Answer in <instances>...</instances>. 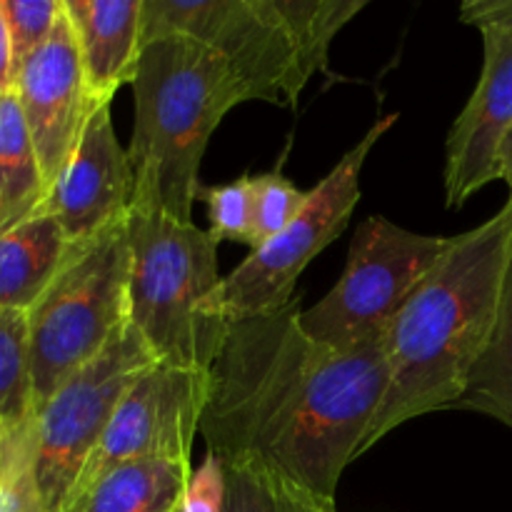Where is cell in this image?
I'll use <instances>...</instances> for the list:
<instances>
[{"label": "cell", "instance_id": "6da1fadb", "mask_svg": "<svg viewBox=\"0 0 512 512\" xmlns=\"http://www.w3.org/2000/svg\"><path fill=\"white\" fill-rule=\"evenodd\" d=\"M300 310L298 295L283 310L228 325L200 435L223 463H258L335 500L388 390L385 340L335 350L305 335Z\"/></svg>", "mask_w": 512, "mask_h": 512}, {"label": "cell", "instance_id": "7a4b0ae2", "mask_svg": "<svg viewBox=\"0 0 512 512\" xmlns=\"http://www.w3.org/2000/svg\"><path fill=\"white\" fill-rule=\"evenodd\" d=\"M512 250V198L460 233L385 335L388 390L363 453L388 433L438 410H455L500 303Z\"/></svg>", "mask_w": 512, "mask_h": 512}, {"label": "cell", "instance_id": "3957f363", "mask_svg": "<svg viewBox=\"0 0 512 512\" xmlns=\"http://www.w3.org/2000/svg\"><path fill=\"white\" fill-rule=\"evenodd\" d=\"M133 100V208L193 223L210 135L235 105L248 103V95L215 50L185 35H168L143 45Z\"/></svg>", "mask_w": 512, "mask_h": 512}, {"label": "cell", "instance_id": "277c9868", "mask_svg": "<svg viewBox=\"0 0 512 512\" xmlns=\"http://www.w3.org/2000/svg\"><path fill=\"white\" fill-rule=\"evenodd\" d=\"M128 323L155 363L210 373L228 323L218 313V243L195 223L130 208Z\"/></svg>", "mask_w": 512, "mask_h": 512}, {"label": "cell", "instance_id": "5b68a950", "mask_svg": "<svg viewBox=\"0 0 512 512\" xmlns=\"http://www.w3.org/2000/svg\"><path fill=\"white\" fill-rule=\"evenodd\" d=\"M128 275V218L70 245L53 283L28 310L35 410L128 323Z\"/></svg>", "mask_w": 512, "mask_h": 512}, {"label": "cell", "instance_id": "8992f818", "mask_svg": "<svg viewBox=\"0 0 512 512\" xmlns=\"http://www.w3.org/2000/svg\"><path fill=\"white\" fill-rule=\"evenodd\" d=\"M453 238L413 233L385 215H370L355 230L348 263L333 290L300 310V328L345 353L383 343L395 318L445 258Z\"/></svg>", "mask_w": 512, "mask_h": 512}, {"label": "cell", "instance_id": "52a82bcc", "mask_svg": "<svg viewBox=\"0 0 512 512\" xmlns=\"http://www.w3.org/2000/svg\"><path fill=\"white\" fill-rule=\"evenodd\" d=\"M395 123L398 113L375 120L335 168L308 190V203L298 218L283 233L250 250L248 258L225 275L215 303L225 323L275 313L293 303L303 270L343 233L350 215L358 208L365 160Z\"/></svg>", "mask_w": 512, "mask_h": 512}, {"label": "cell", "instance_id": "ba28073f", "mask_svg": "<svg viewBox=\"0 0 512 512\" xmlns=\"http://www.w3.org/2000/svg\"><path fill=\"white\" fill-rule=\"evenodd\" d=\"M155 358L130 323L33 415V483L40 510L63 512L115 408Z\"/></svg>", "mask_w": 512, "mask_h": 512}, {"label": "cell", "instance_id": "9c48e42d", "mask_svg": "<svg viewBox=\"0 0 512 512\" xmlns=\"http://www.w3.org/2000/svg\"><path fill=\"white\" fill-rule=\"evenodd\" d=\"M168 35L215 50L248 100L295 108L310 80L270 0H143V45Z\"/></svg>", "mask_w": 512, "mask_h": 512}, {"label": "cell", "instance_id": "30bf717a", "mask_svg": "<svg viewBox=\"0 0 512 512\" xmlns=\"http://www.w3.org/2000/svg\"><path fill=\"white\" fill-rule=\"evenodd\" d=\"M460 20L483 35V70L445 140V205L463 208L500 180V158L512 130V0H470Z\"/></svg>", "mask_w": 512, "mask_h": 512}, {"label": "cell", "instance_id": "8fae6325", "mask_svg": "<svg viewBox=\"0 0 512 512\" xmlns=\"http://www.w3.org/2000/svg\"><path fill=\"white\" fill-rule=\"evenodd\" d=\"M208 398V373L153 363L138 375L115 408L98 448L85 463L73 495L108 470L130 460L165 458L190 463V448L200 433ZM65 500V505H68Z\"/></svg>", "mask_w": 512, "mask_h": 512}, {"label": "cell", "instance_id": "7c38bea8", "mask_svg": "<svg viewBox=\"0 0 512 512\" xmlns=\"http://www.w3.org/2000/svg\"><path fill=\"white\" fill-rule=\"evenodd\" d=\"M10 88L18 95L45 185L50 188L68 165L88 118L100 108L88 93L78 43L65 8L53 35L20 65Z\"/></svg>", "mask_w": 512, "mask_h": 512}, {"label": "cell", "instance_id": "4fadbf2b", "mask_svg": "<svg viewBox=\"0 0 512 512\" xmlns=\"http://www.w3.org/2000/svg\"><path fill=\"white\" fill-rule=\"evenodd\" d=\"M133 193L128 150L118 143L110 105H100L40 208L58 220L70 243H80L123 223L133 208Z\"/></svg>", "mask_w": 512, "mask_h": 512}, {"label": "cell", "instance_id": "5bb4252c", "mask_svg": "<svg viewBox=\"0 0 512 512\" xmlns=\"http://www.w3.org/2000/svg\"><path fill=\"white\" fill-rule=\"evenodd\" d=\"M95 105L133 85L143 53V0H63Z\"/></svg>", "mask_w": 512, "mask_h": 512}, {"label": "cell", "instance_id": "9a60e30c", "mask_svg": "<svg viewBox=\"0 0 512 512\" xmlns=\"http://www.w3.org/2000/svg\"><path fill=\"white\" fill-rule=\"evenodd\" d=\"M70 245L45 208L0 230V308L28 313L58 275Z\"/></svg>", "mask_w": 512, "mask_h": 512}, {"label": "cell", "instance_id": "2e32d148", "mask_svg": "<svg viewBox=\"0 0 512 512\" xmlns=\"http://www.w3.org/2000/svg\"><path fill=\"white\" fill-rule=\"evenodd\" d=\"M193 465L165 458L130 460L100 475L63 512H180Z\"/></svg>", "mask_w": 512, "mask_h": 512}, {"label": "cell", "instance_id": "e0dca14e", "mask_svg": "<svg viewBox=\"0 0 512 512\" xmlns=\"http://www.w3.org/2000/svg\"><path fill=\"white\" fill-rule=\"evenodd\" d=\"M48 185L18 95L10 88L0 105V230L20 223L43 205Z\"/></svg>", "mask_w": 512, "mask_h": 512}, {"label": "cell", "instance_id": "ac0fdd59", "mask_svg": "<svg viewBox=\"0 0 512 512\" xmlns=\"http://www.w3.org/2000/svg\"><path fill=\"white\" fill-rule=\"evenodd\" d=\"M455 410L483 413L512 430V250L493 328L470 368Z\"/></svg>", "mask_w": 512, "mask_h": 512}, {"label": "cell", "instance_id": "d6986e66", "mask_svg": "<svg viewBox=\"0 0 512 512\" xmlns=\"http://www.w3.org/2000/svg\"><path fill=\"white\" fill-rule=\"evenodd\" d=\"M303 60L305 73H328L330 45L368 0H270Z\"/></svg>", "mask_w": 512, "mask_h": 512}, {"label": "cell", "instance_id": "ffe728a7", "mask_svg": "<svg viewBox=\"0 0 512 512\" xmlns=\"http://www.w3.org/2000/svg\"><path fill=\"white\" fill-rule=\"evenodd\" d=\"M228 495L223 512H338L335 500L300 488L258 463H223Z\"/></svg>", "mask_w": 512, "mask_h": 512}, {"label": "cell", "instance_id": "44dd1931", "mask_svg": "<svg viewBox=\"0 0 512 512\" xmlns=\"http://www.w3.org/2000/svg\"><path fill=\"white\" fill-rule=\"evenodd\" d=\"M33 415L28 313L0 308V430L20 428Z\"/></svg>", "mask_w": 512, "mask_h": 512}, {"label": "cell", "instance_id": "7402d4cb", "mask_svg": "<svg viewBox=\"0 0 512 512\" xmlns=\"http://www.w3.org/2000/svg\"><path fill=\"white\" fill-rule=\"evenodd\" d=\"M198 198L208 208V235L215 243H240L255 250L253 175H240L225 185H200Z\"/></svg>", "mask_w": 512, "mask_h": 512}, {"label": "cell", "instance_id": "603a6c76", "mask_svg": "<svg viewBox=\"0 0 512 512\" xmlns=\"http://www.w3.org/2000/svg\"><path fill=\"white\" fill-rule=\"evenodd\" d=\"M305 203H308V193L295 188L280 170L253 175V215L258 245L283 233L298 218Z\"/></svg>", "mask_w": 512, "mask_h": 512}, {"label": "cell", "instance_id": "cb8c5ba5", "mask_svg": "<svg viewBox=\"0 0 512 512\" xmlns=\"http://www.w3.org/2000/svg\"><path fill=\"white\" fill-rule=\"evenodd\" d=\"M13 48V78L20 65L53 35L63 0H3Z\"/></svg>", "mask_w": 512, "mask_h": 512}, {"label": "cell", "instance_id": "d4e9b609", "mask_svg": "<svg viewBox=\"0 0 512 512\" xmlns=\"http://www.w3.org/2000/svg\"><path fill=\"white\" fill-rule=\"evenodd\" d=\"M225 495H228V480H225L223 460L208 453L203 463L190 473L180 512H223Z\"/></svg>", "mask_w": 512, "mask_h": 512}, {"label": "cell", "instance_id": "484cf974", "mask_svg": "<svg viewBox=\"0 0 512 512\" xmlns=\"http://www.w3.org/2000/svg\"><path fill=\"white\" fill-rule=\"evenodd\" d=\"M0 85H5V88L13 85V48H10V30L3 0H0Z\"/></svg>", "mask_w": 512, "mask_h": 512}, {"label": "cell", "instance_id": "4316f807", "mask_svg": "<svg viewBox=\"0 0 512 512\" xmlns=\"http://www.w3.org/2000/svg\"><path fill=\"white\" fill-rule=\"evenodd\" d=\"M500 180L508 185L510 190V198H512V130L505 140V148H503V158H500Z\"/></svg>", "mask_w": 512, "mask_h": 512}, {"label": "cell", "instance_id": "83f0119b", "mask_svg": "<svg viewBox=\"0 0 512 512\" xmlns=\"http://www.w3.org/2000/svg\"><path fill=\"white\" fill-rule=\"evenodd\" d=\"M10 88H5V85H0V105H3V98H5V93H8Z\"/></svg>", "mask_w": 512, "mask_h": 512}]
</instances>
